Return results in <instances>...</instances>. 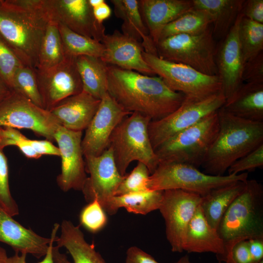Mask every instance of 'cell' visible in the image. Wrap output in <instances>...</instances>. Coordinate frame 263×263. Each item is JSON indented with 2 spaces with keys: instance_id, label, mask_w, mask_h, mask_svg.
I'll return each instance as SVG.
<instances>
[{
  "instance_id": "obj_10",
  "label": "cell",
  "mask_w": 263,
  "mask_h": 263,
  "mask_svg": "<svg viewBox=\"0 0 263 263\" xmlns=\"http://www.w3.org/2000/svg\"><path fill=\"white\" fill-rule=\"evenodd\" d=\"M223 92L204 99L186 97L175 111L149 125V133L154 150L178 132L193 126L206 116L217 112L225 104Z\"/></svg>"
},
{
  "instance_id": "obj_32",
  "label": "cell",
  "mask_w": 263,
  "mask_h": 263,
  "mask_svg": "<svg viewBox=\"0 0 263 263\" xmlns=\"http://www.w3.org/2000/svg\"><path fill=\"white\" fill-rule=\"evenodd\" d=\"M66 56L58 24L50 20L41 42L36 69H45L53 67L63 61Z\"/></svg>"
},
{
  "instance_id": "obj_33",
  "label": "cell",
  "mask_w": 263,
  "mask_h": 263,
  "mask_svg": "<svg viewBox=\"0 0 263 263\" xmlns=\"http://www.w3.org/2000/svg\"><path fill=\"white\" fill-rule=\"evenodd\" d=\"M57 24L66 56L75 57L80 56H102L104 47L101 42L76 33L63 24Z\"/></svg>"
},
{
  "instance_id": "obj_42",
  "label": "cell",
  "mask_w": 263,
  "mask_h": 263,
  "mask_svg": "<svg viewBox=\"0 0 263 263\" xmlns=\"http://www.w3.org/2000/svg\"><path fill=\"white\" fill-rule=\"evenodd\" d=\"M59 225L56 223L54 224L51 235V241L49 244V249L42 261L38 263H72L67 259L65 254H61L59 251V247L53 246V243L55 242L57 237L56 233ZM27 254L15 253L14 255L8 257V263H27L26 261Z\"/></svg>"
},
{
  "instance_id": "obj_48",
  "label": "cell",
  "mask_w": 263,
  "mask_h": 263,
  "mask_svg": "<svg viewBox=\"0 0 263 263\" xmlns=\"http://www.w3.org/2000/svg\"><path fill=\"white\" fill-rule=\"evenodd\" d=\"M249 249L254 261L263 258V239H251L248 240Z\"/></svg>"
},
{
  "instance_id": "obj_35",
  "label": "cell",
  "mask_w": 263,
  "mask_h": 263,
  "mask_svg": "<svg viewBox=\"0 0 263 263\" xmlns=\"http://www.w3.org/2000/svg\"><path fill=\"white\" fill-rule=\"evenodd\" d=\"M12 90L43 108L35 69L24 65L20 67L14 74Z\"/></svg>"
},
{
  "instance_id": "obj_23",
  "label": "cell",
  "mask_w": 263,
  "mask_h": 263,
  "mask_svg": "<svg viewBox=\"0 0 263 263\" xmlns=\"http://www.w3.org/2000/svg\"><path fill=\"white\" fill-rule=\"evenodd\" d=\"M182 250L188 253L211 252L219 260L225 254V244L206 219L199 206L189 221L183 239Z\"/></svg>"
},
{
  "instance_id": "obj_47",
  "label": "cell",
  "mask_w": 263,
  "mask_h": 263,
  "mask_svg": "<svg viewBox=\"0 0 263 263\" xmlns=\"http://www.w3.org/2000/svg\"><path fill=\"white\" fill-rule=\"evenodd\" d=\"M31 144L34 151L40 157L43 155L60 156L58 147L48 140L32 139Z\"/></svg>"
},
{
  "instance_id": "obj_18",
  "label": "cell",
  "mask_w": 263,
  "mask_h": 263,
  "mask_svg": "<svg viewBox=\"0 0 263 263\" xmlns=\"http://www.w3.org/2000/svg\"><path fill=\"white\" fill-rule=\"evenodd\" d=\"M242 16L241 14L238 16L234 25L216 49L215 62L217 75L226 99L243 83L242 75L244 62L238 36Z\"/></svg>"
},
{
  "instance_id": "obj_39",
  "label": "cell",
  "mask_w": 263,
  "mask_h": 263,
  "mask_svg": "<svg viewBox=\"0 0 263 263\" xmlns=\"http://www.w3.org/2000/svg\"><path fill=\"white\" fill-rule=\"evenodd\" d=\"M106 212L96 200L94 199L81 210L79 220L81 225L92 233L102 229L107 222Z\"/></svg>"
},
{
  "instance_id": "obj_31",
  "label": "cell",
  "mask_w": 263,
  "mask_h": 263,
  "mask_svg": "<svg viewBox=\"0 0 263 263\" xmlns=\"http://www.w3.org/2000/svg\"><path fill=\"white\" fill-rule=\"evenodd\" d=\"M211 24V19L206 11L193 7L167 25L160 34L159 41L176 35L200 34L209 29Z\"/></svg>"
},
{
  "instance_id": "obj_26",
  "label": "cell",
  "mask_w": 263,
  "mask_h": 263,
  "mask_svg": "<svg viewBox=\"0 0 263 263\" xmlns=\"http://www.w3.org/2000/svg\"><path fill=\"white\" fill-rule=\"evenodd\" d=\"M244 0H192L193 7L209 15L214 38L224 39L241 14Z\"/></svg>"
},
{
  "instance_id": "obj_14",
  "label": "cell",
  "mask_w": 263,
  "mask_h": 263,
  "mask_svg": "<svg viewBox=\"0 0 263 263\" xmlns=\"http://www.w3.org/2000/svg\"><path fill=\"white\" fill-rule=\"evenodd\" d=\"M202 196L181 189L163 191L159 208L166 224L168 241L174 252H182V242L186 228L199 206Z\"/></svg>"
},
{
  "instance_id": "obj_16",
  "label": "cell",
  "mask_w": 263,
  "mask_h": 263,
  "mask_svg": "<svg viewBox=\"0 0 263 263\" xmlns=\"http://www.w3.org/2000/svg\"><path fill=\"white\" fill-rule=\"evenodd\" d=\"M131 113L107 93L101 99L95 114L85 130L81 142L84 156H97L104 152L114 129Z\"/></svg>"
},
{
  "instance_id": "obj_9",
  "label": "cell",
  "mask_w": 263,
  "mask_h": 263,
  "mask_svg": "<svg viewBox=\"0 0 263 263\" xmlns=\"http://www.w3.org/2000/svg\"><path fill=\"white\" fill-rule=\"evenodd\" d=\"M143 56L169 88L186 97L204 99L222 92L218 75L204 74L187 65L162 59L144 51Z\"/></svg>"
},
{
  "instance_id": "obj_3",
  "label": "cell",
  "mask_w": 263,
  "mask_h": 263,
  "mask_svg": "<svg viewBox=\"0 0 263 263\" xmlns=\"http://www.w3.org/2000/svg\"><path fill=\"white\" fill-rule=\"evenodd\" d=\"M219 131L201 166L205 173L223 176L238 159L263 144V122L235 116L222 107Z\"/></svg>"
},
{
  "instance_id": "obj_24",
  "label": "cell",
  "mask_w": 263,
  "mask_h": 263,
  "mask_svg": "<svg viewBox=\"0 0 263 263\" xmlns=\"http://www.w3.org/2000/svg\"><path fill=\"white\" fill-rule=\"evenodd\" d=\"M222 108L237 117L263 122V84L243 83Z\"/></svg>"
},
{
  "instance_id": "obj_34",
  "label": "cell",
  "mask_w": 263,
  "mask_h": 263,
  "mask_svg": "<svg viewBox=\"0 0 263 263\" xmlns=\"http://www.w3.org/2000/svg\"><path fill=\"white\" fill-rule=\"evenodd\" d=\"M238 36L244 62L263 52V24L242 15Z\"/></svg>"
},
{
  "instance_id": "obj_50",
  "label": "cell",
  "mask_w": 263,
  "mask_h": 263,
  "mask_svg": "<svg viewBox=\"0 0 263 263\" xmlns=\"http://www.w3.org/2000/svg\"><path fill=\"white\" fill-rule=\"evenodd\" d=\"M10 86L0 74V103L12 91Z\"/></svg>"
},
{
  "instance_id": "obj_40",
  "label": "cell",
  "mask_w": 263,
  "mask_h": 263,
  "mask_svg": "<svg viewBox=\"0 0 263 263\" xmlns=\"http://www.w3.org/2000/svg\"><path fill=\"white\" fill-rule=\"evenodd\" d=\"M22 65L18 57L0 38V74L11 89L14 74Z\"/></svg>"
},
{
  "instance_id": "obj_53",
  "label": "cell",
  "mask_w": 263,
  "mask_h": 263,
  "mask_svg": "<svg viewBox=\"0 0 263 263\" xmlns=\"http://www.w3.org/2000/svg\"><path fill=\"white\" fill-rule=\"evenodd\" d=\"M175 263H192L189 260L188 255H185L181 257Z\"/></svg>"
},
{
  "instance_id": "obj_21",
  "label": "cell",
  "mask_w": 263,
  "mask_h": 263,
  "mask_svg": "<svg viewBox=\"0 0 263 263\" xmlns=\"http://www.w3.org/2000/svg\"><path fill=\"white\" fill-rule=\"evenodd\" d=\"M12 217L0 207V242L10 246L15 253L31 254L38 259L45 256L51 237L39 236Z\"/></svg>"
},
{
  "instance_id": "obj_6",
  "label": "cell",
  "mask_w": 263,
  "mask_h": 263,
  "mask_svg": "<svg viewBox=\"0 0 263 263\" xmlns=\"http://www.w3.org/2000/svg\"><path fill=\"white\" fill-rule=\"evenodd\" d=\"M217 112L176 134L155 150L160 163L201 167L219 131Z\"/></svg>"
},
{
  "instance_id": "obj_15",
  "label": "cell",
  "mask_w": 263,
  "mask_h": 263,
  "mask_svg": "<svg viewBox=\"0 0 263 263\" xmlns=\"http://www.w3.org/2000/svg\"><path fill=\"white\" fill-rule=\"evenodd\" d=\"M61 159V172L56 182L64 192L81 191L87 178L81 142L82 132L68 130L60 125L55 135Z\"/></svg>"
},
{
  "instance_id": "obj_25",
  "label": "cell",
  "mask_w": 263,
  "mask_h": 263,
  "mask_svg": "<svg viewBox=\"0 0 263 263\" xmlns=\"http://www.w3.org/2000/svg\"><path fill=\"white\" fill-rule=\"evenodd\" d=\"M114 13L123 20L122 33L140 42L145 52L157 56L156 46L143 21L137 0H111Z\"/></svg>"
},
{
  "instance_id": "obj_41",
  "label": "cell",
  "mask_w": 263,
  "mask_h": 263,
  "mask_svg": "<svg viewBox=\"0 0 263 263\" xmlns=\"http://www.w3.org/2000/svg\"><path fill=\"white\" fill-rule=\"evenodd\" d=\"M263 167V144L238 159L227 169L228 174H238Z\"/></svg>"
},
{
  "instance_id": "obj_22",
  "label": "cell",
  "mask_w": 263,
  "mask_h": 263,
  "mask_svg": "<svg viewBox=\"0 0 263 263\" xmlns=\"http://www.w3.org/2000/svg\"><path fill=\"white\" fill-rule=\"evenodd\" d=\"M139 10L156 46L163 29L193 8L192 0H139Z\"/></svg>"
},
{
  "instance_id": "obj_44",
  "label": "cell",
  "mask_w": 263,
  "mask_h": 263,
  "mask_svg": "<svg viewBox=\"0 0 263 263\" xmlns=\"http://www.w3.org/2000/svg\"><path fill=\"white\" fill-rule=\"evenodd\" d=\"M241 14L248 19L263 24V0H244Z\"/></svg>"
},
{
  "instance_id": "obj_28",
  "label": "cell",
  "mask_w": 263,
  "mask_h": 263,
  "mask_svg": "<svg viewBox=\"0 0 263 263\" xmlns=\"http://www.w3.org/2000/svg\"><path fill=\"white\" fill-rule=\"evenodd\" d=\"M246 181H237L216 188L202 196L200 207L213 228L217 229L228 208L244 188Z\"/></svg>"
},
{
  "instance_id": "obj_51",
  "label": "cell",
  "mask_w": 263,
  "mask_h": 263,
  "mask_svg": "<svg viewBox=\"0 0 263 263\" xmlns=\"http://www.w3.org/2000/svg\"><path fill=\"white\" fill-rule=\"evenodd\" d=\"M8 259L6 250L0 246V263H8Z\"/></svg>"
},
{
  "instance_id": "obj_46",
  "label": "cell",
  "mask_w": 263,
  "mask_h": 263,
  "mask_svg": "<svg viewBox=\"0 0 263 263\" xmlns=\"http://www.w3.org/2000/svg\"><path fill=\"white\" fill-rule=\"evenodd\" d=\"M125 263H159L154 258L137 246L127 249Z\"/></svg>"
},
{
  "instance_id": "obj_36",
  "label": "cell",
  "mask_w": 263,
  "mask_h": 263,
  "mask_svg": "<svg viewBox=\"0 0 263 263\" xmlns=\"http://www.w3.org/2000/svg\"><path fill=\"white\" fill-rule=\"evenodd\" d=\"M150 173L147 166L141 162L129 174H127L119 185L115 196L150 190L148 185Z\"/></svg>"
},
{
  "instance_id": "obj_38",
  "label": "cell",
  "mask_w": 263,
  "mask_h": 263,
  "mask_svg": "<svg viewBox=\"0 0 263 263\" xmlns=\"http://www.w3.org/2000/svg\"><path fill=\"white\" fill-rule=\"evenodd\" d=\"M31 140L17 129L0 127V145L4 149L9 146L18 147L28 158L38 159L40 157L33 150Z\"/></svg>"
},
{
  "instance_id": "obj_13",
  "label": "cell",
  "mask_w": 263,
  "mask_h": 263,
  "mask_svg": "<svg viewBox=\"0 0 263 263\" xmlns=\"http://www.w3.org/2000/svg\"><path fill=\"white\" fill-rule=\"evenodd\" d=\"M84 158L86 171L90 174L81 190L84 198L88 203L96 199L106 212L125 176L116 167L111 147L99 156Z\"/></svg>"
},
{
  "instance_id": "obj_49",
  "label": "cell",
  "mask_w": 263,
  "mask_h": 263,
  "mask_svg": "<svg viewBox=\"0 0 263 263\" xmlns=\"http://www.w3.org/2000/svg\"><path fill=\"white\" fill-rule=\"evenodd\" d=\"M93 11L95 19L101 24H103L112 14V10L105 1L98 6L93 8Z\"/></svg>"
},
{
  "instance_id": "obj_17",
  "label": "cell",
  "mask_w": 263,
  "mask_h": 263,
  "mask_svg": "<svg viewBox=\"0 0 263 263\" xmlns=\"http://www.w3.org/2000/svg\"><path fill=\"white\" fill-rule=\"evenodd\" d=\"M43 2L51 21L100 42L106 34L104 25L95 19L88 0H43Z\"/></svg>"
},
{
  "instance_id": "obj_30",
  "label": "cell",
  "mask_w": 263,
  "mask_h": 263,
  "mask_svg": "<svg viewBox=\"0 0 263 263\" xmlns=\"http://www.w3.org/2000/svg\"><path fill=\"white\" fill-rule=\"evenodd\" d=\"M163 191L148 190L114 196L111 200L106 212L110 215H113L119 208L124 207L129 212L147 214L159 209L163 199Z\"/></svg>"
},
{
  "instance_id": "obj_37",
  "label": "cell",
  "mask_w": 263,
  "mask_h": 263,
  "mask_svg": "<svg viewBox=\"0 0 263 263\" xmlns=\"http://www.w3.org/2000/svg\"><path fill=\"white\" fill-rule=\"evenodd\" d=\"M0 145V207L12 217L19 213V209L9 188L7 160Z\"/></svg>"
},
{
  "instance_id": "obj_52",
  "label": "cell",
  "mask_w": 263,
  "mask_h": 263,
  "mask_svg": "<svg viewBox=\"0 0 263 263\" xmlns=\"http://www.w3.org/2000/svg\"><path fill=\"white\" fill-rule=\"evenodd\" d=\"M89 4L93 8L96 7L103 2L105 0H88Z\"/></svg>"
},
{
  "instance_id": "obj_29",
  "label": "cell",
  "mask_w": 263,
  "mask_h": 263,
  "mask_svg": "<svg viewBox=\"0 0 263 263\" xmlns=\"http://www.w3.org/2000/svg\"><path fill=\"white\" fill-rule=\"evenodd\" d=\"M76 65L83 90L101 99L107 93L108 64L100 57L80 56L76 57Z\"/></svg>"
},
{
  "instance_id": "obj_7",
  "label": "cell",
  "mask_w": 263,
  "mask_h": 263,
  "mask_svg": "<svg viewBox=\"0 0 263 263\" xmlns=\"http://www.w3.org/2000/svg\"><path fill=\"white\" fill-rule=\"evenodd\" d=\"M248 172L215 176L205 173L197 168L180 163H160L149 177L150 190L181 189L201 196L212 190L237 181H246Z\"/></svg>"
},
{
  "instance_id": "obj_1",
  "label": "cell",
  "mask_w": 263,
  "mask_h": 263,
  "mask_svg": "<svg viewBox=\"0 0 263 263\" xmlns=\"http://www.w3.org/2000/svg\"><path fill=\"white\" fill-rule=\"evenodd\" d=\"M107 93L123 108L161 119L175 111L185 98L159 76L147 75L108 65Z\"/></svg>"
},
{
  "instance_id": "obj_20",
  "label": "cell",
  "mask_w": 263,
  "mask_h": 263,
  "mask_svg": "<svg viewBox=\"0 0 263 263\" xmlns=\"http://www.w3.org/2000/svg\"><path fill=\"white\" fill-rule=\"evenodd\" d=\"M100 100L83 90L59 102L49 111L61 126L69 130L82 132L94 117Z\"/></svg>"
},
{
  "instance_id": "obj_27",
  "label": "cell",
  "mask_w": 263,
  "mask_h": 263,
  "mask_svg": "<svg viewBox=\"0 0 263 263\" xmlns=\"http://www.w3.org/2000/svg\"><path fill=\"white\" fill-rule=\"evenodd\" d=\"M61 234L56 237L57 246L64 247L73 260V263H106L93 244L85 239L79 226L75 225L71 221L64 220L60 225Z\"/></svg>"
},
{
  "instance_id": "obj_12",
  "label": "cell",
  "mask_w": 263,
  "mask_h": 263,
  "mask_svg": "<svg viewBox=\"0 0 263 263\" xmlns=\"http://www.w3.org/2000/svg\"><path fill=\"white\" fill-rule=\"evenodd\" d=\"M35 71L43 108L47 111L64 99L83 91L75 57L66 56L59 63Z\"/></svg>"
},
{
  "instance_id": "obj_8",
  "label": "cell",
  "mask_w": 263,
  "mask_h": 263,
  "mask_svg": "<svg viewBox=\"0 0 263 263\" xmlns=\"http://www.w3.org/2000/svg\"><path fill=\"white\" fill-rule=\"evenodd\" d=\"M216 49L210 28L198 35L170 36L160 40L156 44L159 58L187 65L209 75H217Z\"/></svg>"
},
{
  "instance_id": "obj_19",
  "label": "cell",
  "mask_w": 263,
  "mask_h": 263,
  "mask_svg": "<svg viewBox=\"0 0 263 263\" xmlns=\"http://www.w3.org/2000/svg\"><path fill=\"white\" fill-rule=\"evenodd\" d=\"M101 42L104 50L100 58L107 64L145 75H155L143 56L141 43L132 37L115 30L112 34H105Z\"/></svg>"
},
{
  "instance_id": "obj_2",
  "label": "cell",
  "mask_w": 263,
  "mask_h": 263,
  "mask_svg": "<svg viewBox=\"0 0 263 263\" xmlns=\"http://www.w3.org/2000/svg\"><path fill=\"white\" fill-rule=\"evenodd\" d=\"M50 21L43 0H0V38L24 65L35 70Z\"/></svg>"
},
{
  "instance_id": "obj_5",
  "label": "cell",
  "mask_w": 263,
  "mask_h": 263,
  "mask_svg": "<svg viewBox=\"0 0 263 263\" xmlns=\"http://www.w3.org/2000/svg\"><path fill=\"white\" fill-rule=\"evenodd\" d=\"M151 119L133 112L117 125L112 134L109 147L113 152L116 167L124 176L130 164L134 161L141 162L152 173L159 164L149 133Z\"/></svg>"
},
{
  "instance_id": "obj_45",
  "label": "cell",
  "mask_w": 263,
  "mask_h": 263,
  "mask_svg": "<svg viewBox=\"0 0 263 263\" xmlns=\"http://www.w3.org/2000/svg\"><path fill=\"white\" fill-rule=\"evenodd\" d=\"M231 256L235 263H250L254 261L249 251L248 240L235 244L231 250Z\"/></svg>"
},
{
  "instance_id": "obj_4",
  "label": "cell",
  "mask_w": 263,
  "mask_h": 263,
  "mask_svg": "<svg viewBox=\"0 0 263 263\" xmlns=\"http://www.w3.org/2000/svg\"><path fill=\"white\" fill-rule=\"evenodd\" d=\"M217 231L226 246L251 239H263V186L247 180L242 192L222 217Z\"/></svg>"
},
{
  "instance_id": "obj_54",
  "label": "cell",
  "mask_w": 263,
  "mask_h": 263,
  "mask_svg": "<svg viewBox=\"0 0 263 263\" xmlns=\"http://www.w3.org/2000/svg\"><path fill=\"white\" fill-rule=\"evenodd\" d=\"M250 263H263V260L262 259V260H261L260 261H253L252 262H251Z\"/></svg>"
},
{
  "instance_id": "obj_43",
  "label": "cell",
  "mask_w": 263,
  "mask_h": 263,
  "mask_svg": "<svg viewBox=\"0 0 263 263\" xmlns=\"http://www.w3.org/2000/svg\"><path fill=\"white\" fill-rule=\"evenodd\" d=\"M242 80L243 83L263 84V52L244 63Z\"/></svg>"
},
{
  "instance_id": "obj_11",
  "label": "cell",
  "mask_w": 263,
  "mask_h": 263,
  "mask_svg": "<svg viewBox=\"0 0 263 263\" xmlns=\"http://www.w3.org/2000/svg\"><path fill=\"white\" fill-rule=\"evenodd\" d=\"M60 125L49 111L14 91L0 103V127L30 130L53 142Z\"/></svg>"
}]
</instances>
